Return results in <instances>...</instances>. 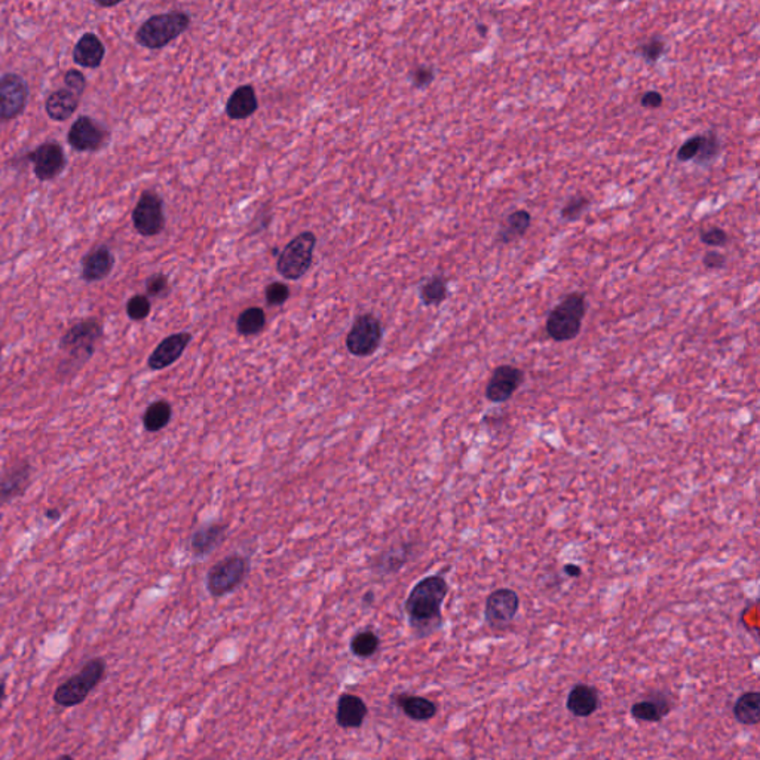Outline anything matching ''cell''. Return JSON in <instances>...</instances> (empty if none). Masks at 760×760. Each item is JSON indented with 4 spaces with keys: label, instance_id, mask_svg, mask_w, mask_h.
<instances>
[{
    "label": "cell",
    "instance_id": "obj_1",
    "mask_svg": "<svg viewBox=\"0 0 760 760\" xmlns=\"http://www.w3.org/2000/svg\"><path fill=\"white\" fill-rule=\"evenodd\" d=\"M449 590V582L443 575H429L411 588L404 611L416 638H429L442 629L443 604Z\"/></svg>",
    "mask_w": 760,
    "mask_h": 760
},
{
    "label": "cell",
    "instance_id": "obj_2",
    "mask_svg": "<svg viewBox=\"0 0 760 760\" xmlns=\"http://www.w3.org/2000/svg\"><path fill=\"white\" fill-rule=\"evenodd\" d=\"M105 336V330L100 321L97 318L80 319L73 324L60 341V350L66 355L63 361L62 368L58 373L62 376H69L78 372L88 359L96 354L97 345L100 343Z\"/></svg>",
    "mask_w": 760,
    "mask_h": 760
},
{
    "label": "cell",
    "instance_id": "obj_3",
    "mask_svg": "<svg viewBox=\"0 0 760 760\" xmlns=\"http://www.w3.org/2000/svg\"><path fill=\"white\" fill-rule=\"evenodd\" d=\"M587 309L588 305H587L586 294H568L548 314L545 323L546 334L559 343L577 339L581 333L582 321L586 318Z\"/></svg>",
    "mask_w": 760,
    "mask_h": 760
},
{
    "label": "cell",
    "instance_id": "obj_4",
    "mask_svg": "<svg viewBox=\"0 0 760 760\" xmlns=\"http://www.w3.org/2000/svg\"><path fill=\"white\" fill-rule=\"evenodd\" d=\"M190 26V17L184 11L157 13L146 20L136 33L137 44L148 49L165 48L183 35Z\"/></svg>",
    "mask_w": 760,
    "mask_h": 760
},
{
    "label": "cell",
    "instance_id": "obj_5",
    "mask_svg": "<svg viewBox=\"0 0 760 760\" xmlns=\"http://www.w3.org/2000/svg\"><path fill=\"white\" fill-rule=\"evenodd\" d=\"M106 661L103 658H92L79 670L78 673L63 682L54 692V701L60 707L71 708L82 704L92 690L103 682L106 676Z\"/></svg>",
    "mask_w": 760,
    "mask_h": 760
},
{
    "label": "cell",
    "instance_id": "obj_6",
    "mask_svg": "<svg viewBox=\"0 0 760 760\" xmlns=\"http://www.w3.org/2000/svg\"><path fill=\"white\" fill-rule=\"evenodd\" d=\"M249 560L242 554L228 555L207 573V590L211 597L220 599L240 588L249 577Z\"/></svg>",
    "mask_w": 760,
    "mask_h": 760
},
{
    "label": "cell",
    "instance_id": "obj_7",
    "mask_svg": "<svg viewBox=\"0 0 760 760\" xmlns=\"http://www.w3.org/2000/svg\"><path fill=\"white\" fill-rule=\"evenodd\" d=\"M315 245H317V236L312 232H303L296 236L281 251L276 263V271L287 280H300L312 266Z\"/></svg>",
    "mask_w": 760,
    "mask_h": 760
},
{
    "label": "cell",
    "instance_id": "obj_8",
    "mask_svg": "<svg viewBox=\"0 0 760 760\" xmlns=\"http://www.w3.org/2000/svg\"><path fill=\"white\" fill-rule=\"evenodd\" d=\"M384 328L373 314L359 315L346 336V348L354 357H370L379 350Z\"/></svg>",
    "mask_w": 760,
    "mask_h": 760
},
{
    "label": "cell",
    "instance_id": "obj_9",
    "mask_svg": "<svg viewBox=\"0 0 760 760\" xmlns=\"http://www.w3.org/2000/svg\"><path fill=\"white\" fill-rule=\"evenodd\" d=\"M30 96L29 83L18 73H4L0 78V123L11 122L26 110Z\"/></svg>",
    "mask_w": 760,
    "mask_h": 760
},
{
    "label": "cell",
    "instance_id": "obj_10",
    "mask_svg": "<svg viewBox=\"0 0 760 760\" xmlns=\"http://www.w3.org/2000/svg\"><path fill=\"white\" fill-rule=\"evenodd\" d=\"M26 161L33 165L39 182H53L66 170L67 157L63 146L55 140L45 141L36 149L26 153Z\"/></svg>",
    "mask_w": 760,
    "mask_h": 760
},
{
    "label": "cell",
    "instance_id": "obj_11",
    "mask_svg": "<svg viewBox=\"0 0 760 760\" xmlns=\"http://www.w3.org/2000/svg\"><path fill=\"white\" fill-rule=\"evenodd\" d=\"M132 224L145 238L156 236L165 228L164 201L156 192L145 190L141 193L136 208L132 211Z\"/></svg>",
    "mask_w": 760,
    "mask_h": 760
},
{
    "label": "cell",
    "instance_id": "obj_12",
    "mask_svg": "<svg viewBox=\"0 0 760 760\" xmlns=\"http://www.w3.org/2000/svg\"><path fill=\"white\" fill-rule=\"evenodd\" d=\"M107 141L109 130L87 114L79 116L67 132V143L76 152H98L106 145H109Z\"/></svg>",
    "mask_w": 760,
    "mask_h": 760
},
{
    "label": "cell",
    "instance_id": "obj_13",
    "mask_svg": "<svg viewBox=\"0 0 760 760\" xmlns=\"http://www.w3.org/2000/svg\"><path fill=\"white\" fill-rule=\"evenodd\" d=\"M519 611L520 595L512 588H498L486 599L485 620L492 629H505L511 624Z\"/></svg>",
    "mask_w": 760,
    "mask_h": 760
},
{
    "label": "cell",
    "instance_id": "obj_14",
    "mask_svg": "<svg viewBox=\"0 0 760 760\" xmlns=\"http://www.w3.org/2000/svg\"><path fill=\"white\" fill-rule=\"evenodd\" d=\"M526 373L511 364H501L494 368L486 384L485 397L494 404L510 401L517 391L525 384Z\"/></svg>",
    "mask_w": 760,
    "mask_h": 760
},
{
    "label": "cell",
    "instance_id": "obj_15",
    "mask_svg": "<svg viewBox=\"0 0 760 760\" xmlns=\"http://www.w3.org/2000/svg\"><path fill=\"white\" fill-rule=\"evenodd\" d=\"M190 342H192V334L188 332L175 333V334L165 337L155 348L149 359H148V366H149L150 370L159 372V370L173 366L175 361L182 359V355L184 354V350H188Z\"/></svg>",
    "mask_w": 760,
    "mask_h": 760
},
{
    "label": "cell",
    "instance_id": "obj_16",
    "mask_svg": "<svg viewBox=\"0 0 760 760\" xmlns=\"http://www.w3.org/2000/svg\"><path fill=\"white\" fill-rule=\"evenodd\" d=\"M31 485V465L29 460H18L0 477V505L11 502L26 494Z\"/></svg>",
    "mask_w": 760,
    "mask_h": 760
},
{
    "label": "cell",
    "instance_id": "obj_17",
    "mask_svg": "<svg viewBox=\"0 0 760 760\" xmlns=\"http://www.w3.org/2000/svg\"><path fill=\"white\" fill-rule=\"evenodd\" d=\"M114 254L107 245H97L89 253L85 254L80 262V280L85 283H97L105 280L114 271Z\"/></svg>",
    "mask_w": 760,
    "mask_h": 760
},
{
    "label": "cell",
    "instance_id": "obj_18",
    "mask_svg": "<svg viewBox=\"0 0 760 760\" xmlns=\"http://www.w3.org/2000/svg\"><path fill=\"white\" fill-rule=\"evenodd\" d=\"M413 553H415L413 542H402V544L389 546L386 550L379 553L373 559L370 566H372L373 572L377 573L379 577L395 575L410 562Z\"/></svg>",
    "mask_w": 760,
    "mask_h": 760
},
{
    "label": "cell",
    "instance_id": "obj_19",
    "mask_svg": "<svg viewBox=\"0 0 760 760\" xmlns=\"http://www.w3.org/2000/svg\"><path fill=\"white\" fill-rule=\"evenodd\" d=\"M367 713V704L359 695L343 694L337 699L336 723L343 730L361 728Z\"/></svg>",
    "mask_w": 760,
    "mask_h": 760
},
{
    "label": "cell",
    "instance_id": "obj_20",
    "mask_svg": "<svg viewBox=\"0 0 760 760\" xmlns=\"http://www.w3.org/2000/svg\"><path fill=\"white\" fill-rule=\"evenodd\" d=\"M671 712V701L661 692H651L646 698L640 699L631 705V717L634 721L658 723Z\"/></svg>",
    "mask_w": 760,
    "mask_h": 760
},
{
    "label": "cell",
    "instance_id": "obj_21",
    "mask_svg": "<svg viewBox=\"0 0 760 760\" xmlns=\"http://www.w3.org/2000/svg\"><path fill=\"white\" fill-rule=\"evenodd\" d=\"M600 705L599 690L595 686L578 683L573 686L566 699V708L575 717H590Z\"/></svg>",
    "mask_w": 760,
    "mask_h": 760
},
{
    "label": "cell",
    "instance_id": "obj_22",
    "mask_svg": "<svg viewBox=\"0 0 760 760\" xmlns=\"http://www.w3.org/2000/svg\"><path fill=\"white\" fill-rule=\"evenodd\" d=\"M106 46L96 33H83L73 48V62L83 69H98L105 60Z\"/></svg>",
    "mask_w": 760,
    "mask_h": 760
},
{
    "label": "cell",
    "instance_id": "obj_23",
    "mask_svg": "<svg viewBox=\"0 0 760 760\" xmlns=\"http://www.w3.org/2000/svg\"><path fill=\"white\" fill-rule=\"evenodd\" d=\"M393 703L415 722H428L437 716L438 705L431 699L411 694H393Z\"/></svg>",
    "mask_w": 760,
    "mask_h": 760
},
{
    "label": "cell",
    "instance_id": "obj_24",
    "mask_svg": "<svg viewBox=\"0 0 760 760\" xmlns=\"http://www.w3.org/2000/svg\"><path fill=\"white\" fill-rule=\"evenodd\" d=\"M79 105H80V98L78 96L69 91L67 88H60L46 97L45 112L49 119H53L55 122H66L67 119H71L76 114Z\"/></svg>",
    "mask_w": 760,
    "mask_h": 760
},
{
    "label": "cell",
    "instance_id": "obj_25",
    "mask_svg": "<svg viewBox=\"0 0 760 760\" xmlns=\"http://www.w3.org/2000/svg\"><path fill=\"white\" fill-rule=\"evenodd\" d=\"M224 537H226V526L220 523L201 526L190 536V551L195 557L201 559L211 554L215 548H219Z\"/></svg>",
    "mask_w": 760,
    "mask_h": 760
},
{
    "label": "cell",
    "instance_id": "obj_26",
    "mask_svg": "<svg viewBox=\"0 0 760 760\" xmlns=\"http://www.w3.org/2000/svg\"><path fill=\"white\" fill-rule=\"evenodd\" d=\"M258 109V96L251 85H242L232 92L226 103V114L233 121L247 119Z\"/></svg>",
    "mask_w": 760,
    "mask_h": 760
},
{
    "label": "cell",
    "instance_id": "obj_27",
    "mask_svg": "<svg viewBox=\"0 0 760 760\" xmlns=\"http://www.w3.org/2000/svg\"><path fill=\"white\" fill-rule=\"evenodd\" d=\"M735 721L741 725L755 726L760 722V694L757 690L744 692L737 701L734 708Z\"/></svg>",
    "mask_w": 760,
    "mask_h": 760
},
{
    "label": "cell",
    "instance_id": "obj_28",
    "mask_svg": "<svg viewBox=\"0 0 760 760\" xmlns=\"http://www.w3.org/2000/svg\"><path fill=\"white\" fill-rule=\"evenodd\" d=\"M532 226V215L529 211L516 210L508 215L501 231L498 233V241L501 244H510L512 241L519 240L526 235Z\"/></svg>",
    "mask_w": 760,
    "mask_h": 760
},
{
    "label": "cell",
    "instance_id": "obj_29",
    "mask_svg": "<svg viewBox=\"0 0 760 760\" xmlns=\"http://www.w3.org/2000/svg\"><path fill=\"white\" fill-rule=\"evenodd\" d=\"M173 418V407L165 400H157L146 409L143 425L148 433H159L168 426Z\"/></svg>",
    "mask_w": 760,
    "mask_h": 760
},
{
    "label": "cell",
    "instance_id": "obj_30",
    "mask_svg": "<svg viewBox=\"0 0 760 760\" xmlns=\"http://www.w3.org/2000/svg\"><path fill=\"white\" fill-rule=\"evenodd\" d=\"M265 325H266V314L258 306H251L249 309L242 310L236 321V330L241 336L245 337L258 334Z\"/></svg>",
    "mask_w": 760,
    "mask_h": 760
},
{
    "label": "cell",
    "instance_id": "obj_31",
    "mask_svg": "<svg viewBox=\"0 0 760 760\" xmlns=\"http://www.w3.org/2000/svg\"><path fill=\"white\" fill-rule=\"evenodd\" d=\"M379 636L372 629L359 631L350 640V652L361 660H368V658L375 656V654L379 651Z\"/></svg>",
    "mask_w": 760,
    "mask_h": 760
},
{
    "label": "cell",
    "instance_id": "obj_32",
    "mask_svg": "<svg viewBox=\"0 0 760 760\" xmlns=\"http://www.w3.org/2000/svg\"><path fill=\"white\" fill-rule=\"evenodd\" d=\"M449 296L447 283L443 276H433L420 287V299L425 306L442 305Z\"/></svg>",
    "mask_w": 760,
    "mask_h": 760
},
{
    "label": "cell",
    "instance_id": "obj_33",
    "mask_svg": "<svg viewBox=\"0 0 760 760\" xmlns=\"http://www.w3.org/2000/svg\"><path fill=\"white\" fill-rule=\"evenodd\" d=\"M721 150V140H719L716 132H705V134H703V143H701V148H699L698 155L694 159L695 164L697 165H708V164H712L719 156Z\"/></svg>",
    "mask_w": 760,
    "mask_h": 760
},
{
    "label": "cell",
    "instance_id": "obj_34",
    "mask_svg": "<svg viewBox=\"0 0 760 760\" xmlns=\"http://www.w3.org/2000/svg\"><path fill=\"white\" fill-rule=\"evenodd\" d=\"M590 204L591 199L590 198H587L586 195H575V197L569 198L568 202L564 204L563 208L560 211V215L566 222H575V220L579 219L586 213Z\"/></svg>",
    "mask_w": 760,
    "mask_h": 760
},
{
    "label": "cell",
    "instance_id": "obj_35",
    "mask_svg": "<svg viewBox=\"0 0 760 760\" xmlns=\"http://www.w3.org/2000/svg\"><path fill=\"white\" fill-rule=\"evenodd\" d=\"M152 310V303L146 294H136L127 302L128 318L132 321H143L148 318Z\"/></svg>",
    "mask_w": 760,
    "mask_h": 760
},
{
    "label": "cell",
    "instance_id": "obj_36",
    "mask_svg": "<svg viewBox=\"0 0 760 760\" xmlns=\"http://www.w3.org/2000/svg\"><path fill=\"white\" fill-rule=\"evenodd\" d=\"M638 53L645 58V62L654 63L658 62L665 53V42L663 38H651L646 44L640 45L638 48Z\"/></svg>",
    "mask_w": 760,
    "mask_h": 760
},
{
    "label": "cell",
    "instance_id": "obj_37",
    "mask_svg": "<svg viewBox=\"0 0 760 760\" xmlns=\"http://www.w3.org/2000/svg\"><path fill=\"white\" fill-rule=\"evenodd\" d=\"M265 299H266V303L269 306L284 305L290 299L289 285H285L284 283H280V281L272 283L265 290Z\"/></svg>",
    "mask_w": 760,
    "mask_h": 760
},
{
    "label": "cell",
    "instance_id": "obj_38",
    "mask_svg": "<svg viewBox=\"0 0 760 760\" xmlns=\"http://www.w3.org/2000/svg\"><path fill=\"white\" fill-rule=\"evenodd\" d=\"M170 284L168 278L164 274H153L152 276L146 281V296L148 298H162L168 293Z\"/></svg>",
    "mask_w": 760,
    "mask_h": 760
},
{
    "label": "cell",
    "instance_id": "obj_39",
    "mask_svg": "<svg viewBox=\"0 0 760 760\" xmlns=\"http://www.w3.org/2000/svg\"><path fill=\"white\" fill-rule=\"evenodd\" d=\"M64 83H66L67 89L73 92L79 98L83 96V92L87 89V78H85L82 72L76 71V69H71V71L66 72Z\"/></svg>",
    "mask_w": 760,
    "mask_h": 760
},
{
    "label": "cell",
    "instance_id": "obj_40",
    "mask_svg": "<svg viewBox=\"0 0 760 760\" xmlns=\"http://www.w3.org/2000/svg\"><path fill=\"white\" fill-rule=\"evenodd\" d=\"M701 143H703V134H697V136L690 137L688 140L680 146V149L678 150V159L680 162H689L694 161L697 155H698L699 148H701Z\"/></svg>",
    "mask_w": 760,
    "mask_h": 760
},
{
    "label": "cell",
    "instance_id": "obj_41",
    "mask_svg": "<svg viewBox=\"0 0 760 760\" xmlns=\"http://www.w3.org/2000/svg\"><path fill=\"white\" fill-rule=\"evenodd\" d=\"M699 238H701V242L707 245V247H723L730 241V236H728L726 231L721 228H712L708 229V231L701 232Z\"/></svg>",
    "mask_w": 760,
    "mask_h": 760
},
{
    "label": "cell",
    "instance_id": "obj_42",
    "mask_svg": "<svg viewBox=\"0 0 760 760\" xmlns=\"http://www.w3.org/2000/svg\"><path fill=\"white\" fill-rule=\"evenodd\" d=\"M410 76L413 87L422 89V88H426L429 83L433 82L435 73H434L433 67L419 66L411 72Z\"/></svg>",
    "mask_w": 760,
    "mask_h": 760
},
{
    "label": "cell",
    "instance_id": "obj_43",
    "mask_svg": "<svg viewBox=\"0 0 760 760\" xmlns=\"http://www.w3.org/2000/svg\"><path fill=\"white\" fill-rule=\"evenodd\" d=\"M704 266L707 267V269H722V267H725L726 265V258L723 254L719 253V251H707L705 256L703 258Z\"/></svg>",
    "mask_w": 760,
    "mask_h": 760
},
{
    "label": "cell",
    "instance_id": "obj_44",
    "mask_svg": "<svg viewBox=\"0 0 760 760\" xmlns=\"http://www.w3.org/2000/svg\"><path fill=\"white\" fill-rule=\"evenodd\" d=\"M664 103V97L658 91H647L640 98V105L646 109H658Z\"/></svg>",
    "mask_w": 760,
    "mask_h": 760
},
{
    "label": "cell",
    "instance_id": "obj_45",
    "mask_svg": "<svg viewBox=\"0 0 760 760\" xmlns=\"http://www.w3.org/2000/svg\"><path fill=\"white\" fill-rule=\"evenodd\" d=\"M563 572L566 573L568 577L575 578V579H577V578H579L582 575V568L575 563H566L563 566Z\"/></svg>",
    "mask_w": 760,
    "mask_h": 760
},
{
    "label": "cell",
    "instance_id": "obj_46",
    "mask_svg": "<svg viewBox=\"0 0 760 760\" xmlns=\"http://www.w3.org/2000/svg\"><path fill=\"white\" fill-rule=\"evenodd\" d=\"M45 517L49 519V520H58V519L62 517V511H60L58 508H48V510L45 511Z\"/></svg>",
    "mask_w": 760,
    "mask_h": 760
},
{
    "label": "cell",
    "instance_id": "obj_47",
    "mask_svg": "<svg viewBox=\"0 0 760 760\" xmlns=\"http://www.w3.org/2000/svg\"><path fill=\"white\" fill-rule=\"evenodd\" d=\"M4 698H6V682H4V679L0 680V708L4 705Z\"/></svg>",
    "mask_w": 760,
    "mask_h": 760
},
{
    "label": "cell",
    "instance_id": "obj_48",
    "mask_svg": "<svg viewBox=\"0 0 760 760\" xmlns=\"http://www.w3.org/2000/svg\"><path fill=\"white\" fill-rule=\"evenodd\" d=\"M119 4H121V2H119V0H116V2H101V0H98V2H97V4H98V6H100V8H105V9L114 8V6H118Z\"/></svg>",
    "mask_w": 760,
    "mask_h": 760
},
{
    "label": "cell",
    "instance_id": "obj_49",
    "mask_svg": "<svg viewBox=\"0 0 760 760\" xmlns=\"http://www.w3.org/2000/svg\"><path fill=\"white\" fill-rule=\"evenodd\" d=\"M373 602H375V593H373V591H368V593H366V595L363 597V604L370 606V604H373Z\"/></svg>",
    "mask_w": 760,
    "mask_h": 760
},
{
    "label": "cell",
    "instance_id": "obj_50",
    "mask_svg": "<svg viewBox=\"0 0 760 760\" xmlns=\"http://www.w3.org/2000/svg\"><path fill=\"white\" fill-rule=\"evenodd\" d=\"M477 31H478V35H480L481 38H486L487 33H489V27L486 26V24H478V26H477Z\"/></svg>",
    "mask_w": 760,
    "mask_h": 760
},
{
    "label": "cell",
    "instance_id": "obj_51",
    "mask_svg": "<svg viewBox=\"0 0 760 760\" xmlns=\"http://www.w3.org/2000/svg\"><path fill=\"white\" fill-rule=\"evenodd\" d=\"M57 760H75V757L71 756V755H63V756L58 757Z\"/></svg>",
    "mask_w": 760,
    "mask_h": 760
}]
</instances>
